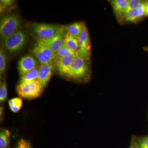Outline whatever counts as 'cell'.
Wrapping results in <instances>:
<instances>
[{
  "instance_id": "1",
  "label": "cell",
  "mask_w": 148,
  "mask_h": 148,
  "mask_svg": "<svg viewBox=\"0 0 148 148\" xmlns=\"http://www.w3.org/2000/svg\"><path fill=\"white\" fill-rule=\"evenodd\" d=\"M43 88L38 80L29 82H20L16 86V91L21 98L32 100L39 97Z\"/></svg>"
},
{
  "instance_id": "2",
  "label": "cell",
  "mask_w": 148,
  "mask_h": 148,
  "mask_svg": "<svg viewBox=\"0 0 148 148\" xmlns=\"http://www.w3.org/2000/svg\"><path fill=\"white\" fill-rule=\"evenodd\" d=\"M21 23L19 18L15 14H7L1 19L0 34L3 39L19 31Z\"/></svg>"
},
{
  "instance_id": "3",
  "label": "cell",
  "mask_w": 148,
  "mask_h": 148,
  "mask_svg": "<svg viewBox=\"0 0 148 148\" xmlns=\"http://www.w3.org/2000/svg\"><path fill=\"white\" fill-rule=\"evenodd\" d=\"M27 40V34L23 31H18L3 39V44L10 53H15L24 47Z\"/></svg>"
},
{
  "instance_id": "4",
  "label": "cell",
  "mask_w": 148,
  "mask_h": 148,
  "mask_svg": "<svg viewBox=\"0 0 148 148\" xmlns=\"http://www.w3.org/2000/svg\"><path fill=\"white\" fill-rule=\"evenodd\" d=\"M90 73L88 60L79 56L75 57L72 65L70 78L82 80L88 78Z\"/></svg>"
},
{
  "instance_id": "5",
  "label": "cell",
  "mask_w": 148,
  "mask_h": 148,
  "mask_svg": "<svg viewBox=\"0 0 148 148\" xmlns=\"http://www.w3.org/2000/svg\"><path fill=\"white\" fill-rule=\"evenodd\" d=\"M64 27V26L35 23L32 27V32L39 39H49L55 36Z\"/></svg>"
},
{
  "instance_id": "6",
  "label": "cell",
  "mask_w": 148,
  "mask_h": 148,
  "mask_svg": "<svg viewBox=\"0 0 148 148\" xmlns=\"http://www.w3.org/2000/svg\"><path fill=\"white\" fill-rule=\"evenodd\" d=\"M148 16V1H143L137 8L127 12L121 21L129 23H137Z\"/></svg>"
},
{
  "instance_id": "7",
  "label": "cell",
  "mask_w": 148,
  "mask_h": 148,
  "mask_svg": "<svg viewBox=\"0 0 148 148\" xmlns=\"http://www.w3.org/2000/svg\"><path fill=\"white\" fill-rule=\"evenodd\" d=\"M79 48L78 53L79 56L88 60L90 57L91 44L89 34L86 26L78 37Z\"/></svg>"
},
{
  "instance_id": "8",
  "label": "cell",
  "mask_w": 148,
  "mask_h": 148,
  "mask_svg": "<svg viewBox=\"0 0 148 148\" xmlns=\"http://www.w3.org/2000/svg\"><path fill=\"white\" fill-rule=\"evenodd\" d=\"M75 57H62L56 60V66L60 75L70 78L72 65Z\"/></svg>"
},
{
  "instance_id": "9",
  "label": "cell",
  "mask_w": 148,
  "mask_h": 148,
  "mask_svg": "<svg viewBox=\"0 0 148 148\" xmlns=\"http://www.w3.org/2000/svg\"><path fill=\"white\" fill-rule=\"evenodd\" d=\"M64 33L65 30L64 27V28L52 38L47 40H42L51 49L53 53L56 54V53H57L59 49L65 44L64 39Z\"/></svg>"
},
{
  "instance_id": "10",
  "label": "cell",
  "mask_w": 148,
  "mask_h": 148,
  "mask_svg": "<svg viewBox=\"0 0 148 148\" xmlns=\"http://www.w3.org/2000/svg\"><path fill=\"white\" fill-rule=\"evenodd\" d=\"M38 67L36 60L31 55L22 57L18 62V69L21 76L23 75Z\"/></svg>"
},
{
  "instance_id": "11",
  "label": "cell",
  "mask_w": 148,
  "mask_h": 148,
  "mask_svg": "<svg viewBox=\"0 0 148 148\" xmlns=\"http://www.w3.org/2000/svg\"><path fill=\"white\" fill-rule=\"evenodd\" d=\"M54 69L53 63L49 64H40L38 80L43 88L45 87L50 80Z\"/></svg>"
},
{
  "instance_id": "12",
  "label": "cell",
  "mask_w": 148,
  "mask_h": 148,
  "mask_svg": "<svg viewBox=\"0 0 148 148\" xmlns=\"http://www.w3.org/2000/svg\"><path fill=\"white\" fill-rule=\"evenodd\" d=\"M114 13L120 20L124 15L128 5V0H112L110 1Z\"/></svg>"
},
{
  "instance_id": "13",
  "label": "cell",
  "mask_w": 148,
  "mask_h": 148,
  "mask_svg": "<svg viewBox=\"0 0 148 148\" xmlns=\"http://www.w3.org/2000/svg\"><path fill=\"white\" fill-rule=\"evenodd\" d=\"M86 25L84 22H75L64 27L65 32L78 38Z\"/></svg>"
},
{
  "instance_id": "14",
  "label": "cell",
  "mask_w": 148,
  "mask_h": 148,
  "mask_svg": "<svg viewBox=\"0 0 148 148\" xmlns=\"http://www.w3.org/2000/svg\"><path fill=\"white\" fill-rule=\"evenodd\" d=\"M64 39L65 44L72 50L78 53L79 48L78 38L65 32Z\"/></svg>"
},
{
  "instance_id": "15",
  "label": "cell",
  "mask_w": 148,
  "mask_h": 148,
  "mask_svg": "<svg viewBox=\"0 0 148 148\" xmlns=\"http://www.w3.org/2000/svg\"><path fill=\"white\" fill-rule=\"evenodd\" d=\"M32 51L40 64H49L53 63V61L43 53L36 45L34 47Z\"/></svg>"
},
{
  "instance_id": "16",
  "label": "cell",
  "mask_w": 148,
  "mask_h": 148,
  "mask_svg": "<svg viewBox=\"0 0 148 148\" xmlns=\"http://www.w3.org/2000/svg\"><path fill=\"white\" fill-rule=\"evenodd\" d=\"M78 56L77 52H75L67 46L66 45L62 47L55 54V60L62 57H76Z\"/></svg>"
},
{
  "instance_id": "17",
  "label": "cell",
  "mask_w": 148,
  "mask_h": 148,
  "mask_svg": "<svg viewBox=\"0 0 148 148\" xmlns=\"http://www.w3.org/2000/svg\"><path fill=\"white\" fill-rule=\"evenodd\" d=\"M39 66L23 75L21 76L20 82H29L38 80Z\"/></svg>"
},
{
  "instance_id": "18",
  "label": "cell",
  "mask_w": 148,
  "mask_h": 148,
  "mask_svg": "<svg viewBox=\"0 0 148 148\" xmlns=\"http://www.w3.org/2000/svg\"><path fill=\"white\" fill-rule=\"evenodd\" d=\"M36 45L46 55L48 56L51 60H55V54L53 53L51 49L42 40L38 39Z\"/></svg>"
},
{
  "instance_id": "19",
  "label": "cell",
  "mask_w": 148,
  "mask_h": 148,
  "mask_svg": "<svg viewBox=\"0 0 148 148\" xmlns=\"http://www.w3.org/2000/svg\"><path fill=\"white\" fill-rule=\"evenodd\" d=\"M10 134L8 130H1L0 133V148H6L8 146L10 139Z\"/></svg>"
},
{
  "instance_id": "20",
  "label": "cell",
  "mask_w": 148,
  "mask_h": 148,
  "mask_svg": "<svg viewBox=\"0 0 148 148\" xmlns=\"http://www.w3.org/2000/svg\"><path fill=\"white\" fill-rule=\"evenodd\" d=\"M10 110L13 112L16 113L20 110L22 106V101L21 98H12L8 102Z\"/></svg>"
},
{
  "instance_id": "21",
  "label": "cell",
  "mask_w": 148,
  "mask_h": 148,
  "mask_svg": "<svg viewBox=\"0 0 148 148\" xmlns=\"http://www.w3.org/2000/svg\"><path fill=\"white\" fill-rule=\"evenodd\" d=\"M143 1H141V0H129L128 5H127V8H126V10H125V12L124 15H123V16H124L125 14H126L127 12L130 11L134 9L137 8L138 6L140 5V4L142 3Z\"/></svg>"
},
{
  "instance_id": "22",
  "label": "cell",
  "mask_w": 148,
  "mask_h": 148,
  "mask_svg": "<svg viewBox=\"0 0 148 148\" xmlns=\"http://www.w3.org/2000/svg\"><path fill=\"white\" fill-rule=\"evenodd\" d=\"M8 92L6 82L5 81L3 83L0 88V102L3 103L7 98Z\"/></svg>"
},
{
  "instance_id": "23",
  "label": "cell",
  "mask_w": 148,
  "mask_h": 148,
  "mask_svg": "<svg viewBox=\"0 0 148 148\" xmlns=\"http://www.w3.org/2000/svg\"><path fill=\"white\" fill-rule=\"evenodd\" d=\"M6 67V59L4 52L2 49L0 50V73L1 75L5 71Z\"/></svg>"
},
{
  "instance_id": "24",
  "label": "cell",
  "mask_w": 148,
  "mask_h": 148,
  "mask_svg": "<svg viewBox=\"0 0 148 148\" xmlns=\"http://www.w3.org/2000/svg\"><path fill=\"white\" fill-rule=\"evenodd\" d=\"M138 144L139 148H148V136L140 139Z\"/></svg>"
},
{
  "instance_id": "25",
  "label": "cell",
  "mask_w": 148,
  "mask_h": 148,
  "mask_svg": "<svg viewBox=\"0 0 148 148\" xmlns=\"http://www.w3.org/2000/svg\"><path fill=\"white\" fill-rule=\"evenodd\" d=\"M16 148H32L31 144L29 142L24 139L19 140Z\"/></svg>"
},
{
  "instance_id": "26",
  "label": "cell",
  "mask_w": 148,
  "mask_h": 148,
  "mask_svg": "<svg viewBox=\"0 0 148 148\" xmlns=\"http://www.w3.org/2000/svg\"><path fill=\"white\" fill-rule=\"evenodd\" d=\"M1 3L3 5L5 6H10L12 5L13 2L10 0H1Z\"/></svg>"
},
{
  "instance_id": "27",
  "label": "cell",
  "mask_w": 148,
  "mask_h": 148,
  "mask_svg": "<svg viewBox=\"0 0 148 148\" xmlns=\"http://www.w3.org/2000/svg\"><path fill=\"white\" fill-rule=\"evenodd\" d=\"M129 148H139L138 143H135V141H133Z\"/></svg>"
},
{
  "instance_id": "28",
  "label": "cell",
  "mask_w": 148,
  "mask_h": 148,
  "mask_svg": "<svg viewBox=\"0 0 148 148\" xmlns=\"http://www.w3.org/2000/svg\"><path fill=\"white\" fill-rule=\"evenodd\" d=\"M3 108L2 107H1V109H0V116H1V117L2 116L3 114Z\"/></svg>"
},
{
  "instance_id": "29",
  "label": "cell",
  "mask_w": 148,
  "mask_h": 148,
  "mask_svg": "<svg viewBox=\"0 0 148 148\" xmlns=\"http://www.w3.org/2000/svg\"><path fill=\"white\" fill-rule=\"evenodd\" d=\"M144 50L145 51H147V52H148V47H144Z\"/></svg>"
}]
</instances>
